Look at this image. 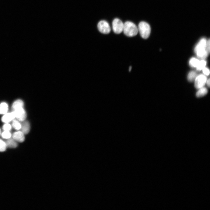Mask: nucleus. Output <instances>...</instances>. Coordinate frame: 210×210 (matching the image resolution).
<instances>
[{
	"label": "nucleus",
	"mask_w": 210,
	"mask_h": 210,
	"mask_svg": "<svg viewBox=\"0 0 210 210\" xmlns=\"http://www.w3.org/2000/svg\"><path fill=\"white\" fill-rule=\"evenodd\" d=\"M15 117L20 121H24L27 117L26 112L23 107L17 108L13 111Z\"/></svg>",
	"instance_id": "obj_6"
},
{
	"label": "nucleus",
	"mask_w": 210,
	"mask_h": 210,
	"mask_svg": "<svg viewBox=\"0 0 210 210\" xmlns=\"http://www.w3.org/2000/svg\"><path fill=\"white\" fill-rule=\"evenodd\" d=\"M15 117L13 111L10 113H6L2 117V121L5 123H8L14 119Z\"/></svg>",
	"instance_id": "obj_9"
},
{
	"label": "nucleus",
	"mask_w": 210,
	"mask_h": 210,
	"mask_svg": "<svg viewBox=\"0 0 210 210\" xmlns=\"http://www.w3.org/2000/svg\"><path fill=\"white\" fill-rule=\"evenodd\" d=\"M22 132L24 134H28L30 130V125L29 122L25 121L23 122L21 124Z\"/></svg>",
	"instance_id": "obj_10"
},
{
	"label": "nucleus",
	"mask_w": 210,
	"mask_h": 210,
	"mask_svg": "<svg viewBox=\"0 0 210 210\" xmlns=\"http://www.w3.org/2000/svg\"><path fill=\"white\" fill-rule=\"evenodd\" d=\"M207 80V78L205 75L200 74L196 77L195 80V86L199 89L203 87Z\"/></svg>",
	"instance_id": "obj_5"
},
{
	"label": "nucleus",
	"mask_w": 210,
	"mask_h": 210,
	"mask_svg": "<svg viewBox=\"0 0 210 210\" xmlns=\"http://www.w3.org/2000/svg\"><path fill=\"white\" fill-rule=\"evenodd\" d=\"M138 31L142 38L147 39L150 36L151 29L150 25L147 23L142 21L139 24Z\"/></svg>",
	"instance_id": "obj_2"
},
{
	"label": "nucleus",
	"mask_w": 210,
	"mask_h": 210,
	"mask_svg": "<svg viewBox=\"0 0 210 210\" xmlns=\"http://www.w3.org/2000/svg\"><path fill=\"white\" fill-rule=\"evenodd\" d=\"M23 101L20 99H18L14 102L12 106V108L14 111L19 108L23 107Z\"/></svg>",
	"instance_id": "obj_14"
},
{
	"label": "nucleus",
	"mask_w": 210,
	"mask_h": 210,
	"mask_svg": "<svg viewBox=\"0 0 210 210\" xmlns=\"http://www.w3.org/2000/svg\"><path fill=\"white\" fill-rule=\"evenodd\" d=\"M202 70L203 73L204 75L208 76L209 74L210 71L208 68L205 67Z\"/></svg>",
	"instance_id": "obj_24"
},
{
	"label": "nucleus",
	"mask_w": 210,
	"mask_h": 210,
	"mask_svg": "<svg viewBox=\"0 0 210 210\" xmlns=\"http://www.w3.org/2000/svg\"><path fill=\"white\" fill-rule=\"evenodd\" d=\"M198 89L196 94V96L197 97H202L206 95L207 93V89L205 87H203Z\"/></svg>",
	"instance_id": "obj_12"
},
{
	"label": "nucleus",
	"mask_w": 210,
	"mask_h": 210,
	"mask_svg": "<svg viewBox=\"0 0 210 210\" xmlns=\"http://www.w3.org/2000/svg\"><path fill=\"white\" fill-rule=\"evenodd\" d=\"M112 27L115 33L119 34L123 31L124 24L120 19L115 18L112 22Z\"/></svg>",
	"instance_id": "obj_3"
},
{
	"label": "nucleus",
	"mask_w": 210,
	"mask_h": 210,
	"mask_svg": "<svg viewBox=\"0 0 210 210\" xmlns=\"http://www.w3.org/2000/svg\"><path fill=\"white\" fill-rule=\"evenodd\" d=\"M5 142L7 147L10 148H15L18 146L16 141L13 138H9Z\"/></svg>",
	"instance_id": "obj_11"
},
{
	"label": "nucleus",
	"mask_w": 210,
	"mask_h": 210,
	"mask_svg": "<svg viewBox=\"0 0 210 210\" xmlns=\"http://www.w3.org/2000/svg\"><path fill=\"white\" fill-rule=\"evenodd\" d=\"M0 133H1V130H0Z\"/></svg>",
	"instance_id": "obj_27"
},
{
	"label": "nucleus",
	"mask_w": 210,
	"mask_h": 210,
	"mask_svg": "<svg viewBox=\"0 0 210 210\" xmlns=\"http://www.w3.org/2000/svg\"><path fill=\"white\" fill-rule=\"evenodd\" d=\"M123 31L125 34L129 37H132L136 35L138 31L136 25L130 21H127L124 24Z\"/></svg>",
	"instance_id": "obj_1"
},
{
	"label": "nucleus",
	"mask_w": 210,
	"mask_h": 210,
	"mask_svg": "<svg viewBox=\"0 0 210 210\" xmlns=\"http://www.w3.org/2000/svg\"><path fill=\"white\" fill-rule=\"evenodd\" d=\"M199 61V60L195 57L191 58L189 62L190 66L192 67H196Z\"/></svg>",
	"instance_id": "obj_18"
},
{
	"label": "nucleus",
	"mask_w": 210,
	"mask_h": 210,
	"mask_svg": "<svg viewBox=\"0 0 210 210\" xmlns=\"http://www.w3.org/2000/svg\"><path fill=\"white\" fill-rule=\"evenodd\" d=\"M12 125L13 128L17 130H19L21 128V124L18 121L16 120H14L13 121Z\"/></svg>",
	"instance_id": "obj_19"
},
{
	"label": "nucleus",
	"mask_w": 210,
	"mask_h": 210,
	"mask_svg": "<svg viewBox=\"0 0 210 210\" xmlns=\"http://www.w3.org/2000/svg\"><path fill=\"white\" fill-rule=\"evenodd\" d=\"M196 53L198 58L202 59L206 58L209 54L206 51L205 49L198 51Z\"/></svg>",
	"instance_id": "obj_13"
},
{
	"label": "nucleus",
	"mask_w": 210,
	"mask_h": 210,
	"mask_svg": "<svg viewBox=\"0 0 210 210\" xmlns=\"http://www.w3.org/2000/svg\"><path fill=\"white\" fill-rule=\"evenodd\" d=\"M206 64V61L203 60H199L198 64L196 67L197 70L198 71H200L202 70L205 67Z\"/></svg>",
	"instance_id": "obj_17"
},
{
	"label": "nucleus",
	"mask_w": 210,
	"mask_h": 210,
	"mask_svg": "<svg viewBox=\"0 0 210 210\" xmlns=\"http://www.w3.org/2000/svg\"><path fill=\"white\" fill-rule=\"evenodd\" d=\"M11 127L10 124L8 123L5 124L3 127V129L4 131H9L11 129Z\"/></svg>",
	"instance_id": "obj_22"
},
{
	"label": "nucleus",
	"mask_w": 210,
	"mask_h": 210,
	"mask_svg": "<svg viewBox=\"0 0 210 210\" xmlns=\"http://www.w3.org/2000/svg\"><path fill=\"white\" fill-rule=\"evenodd\" d=\"M210 39H209L206 41V43L205 47V49L207 52L209 53L210 51Z\"/></svg>",
	"instance_id": "obj_23"
},
{
	"label": "nucleus",
	"mask_w": 210,
	"mask_h": 210,
	"mask_svg": "<svg viewBox=\"0 0 210 210\" xmlns=\"http://www.w3.org/2000/svg\"><path fill=\"white\" fill-rule=\"evenodd\" d=\"M197 73L194 71H190L188 74V79L189 81L192 82L195 80L197 77Z\"/></svg>",
	"instance_id": "obj_16"
},
{
	"label": "nucleus",
	"mask_w": 210,
	"mask_h": 210,
	"mask_svg": "<svg viewBox=\"0 0 210 210\" xmlns=\"http://www.w3.org/2000/svg\"><path fill=\"white\" fill-rule=\"evenodd\" d=\"M132 69V67L131 66H130L129 67V71H130Z\"/></svg>",
	"instance_id": "obj_26"
},
{
	"label": "nucleus",
	"mask_w": 210,
	"mask_h": 210,
	"mask_svg": "<svg viewBox=\"0 0 210 210\" xmlns=\"http://www.w3.org/2000/svg\"><path fill=\"white\" fill-rule=\"evenodd\" d=\"M8 110V105L5 102H3L0 105V114H5Z\"/></svg>",
	"instance_id": "obj_15"
},
{
	"label": "nucleus",
	"mask_w": 210,
	"mask_h": 210,
	"mask_svg": "<svg viewBox=\"0 0 210 210\" xmlns=\"http://www.w3.org/2000/svg\"><path fill=\"white\" fill-rule=\"evenodd\" d=\"M7 146L5 142L0 139V152L5 151Z\"/></svg>",
	"instance_id": "obj_20"
},
{
	"label": "nucleus",
	"mask_w": 210,
	"mask_h": 210,
	"mask_svg": "<svg viewBox=\"0 0 210 210\" xmlns=\"http://www.w3.org/2000/svg\"><path fill=\"white\" fill-rule=\"evenodd\" d=\"M99 30L104 34H108L111 31V28L109 24L106 21L101 20L99 22L97 25Z\"/></svg>",
	"instance_id": "obj_4"
},
{
	"label": "nucleus",
	"mask_w": 210,
	"mask_h": 210,
	"mask_svg": "<svg viewBox=\"0 0 210 210\" xmlns=\"http://www.w3.org/2000/svg\"><path fill=\"white\" fill-rule=\"evenodd\" d=\"M207 41L206 38H203L199 42L194 48V52L196 53L197 51L205 49Z\"/></svg>",
	"instance_id": "obj_7"
},
{
	"label": "nucleus",
	"mask_w": 210,
	"mask_h": 210,
	"mask_svg": "<svg viewBox=\"0 0 210 210\" xmlns=\"http://www.w3.org/2000/svg\"><path fill=\"white\" fill-rule=\"evenodd\" d=\"M210 79L209 78L207 80H206V83L207 86L209 87H210Z\"/></svg>",
	"instance_id": "obj_25"
},
{
	"label": "nucleus",
	"mask_w": 210,
	"mask_h": 210,
	"mask_svg": "<svg viewBox=\"0 0 210 210\" xmlns=\"http://www.w3.org/2000/svg\"><path fill=\"white\" fill-rule=\"evenodd\" d=\"M13 138L16 141L22 142L24 140V136L23 133L21 131L14 132L13 135Z\"/></svg>",
	"instance_id": "obj_8"
},
{
	"label": "nucleus",
	"mask_w": 210,
	"mask_h": 210,
	"mask_svg": "<svg viewBox=\"0 0 210 210\" xmlns=\"http://www.w3.org/2000/svg\"><path fill=\"white\" fill-rule=\"evenodd\" d=\"M1 136L3 138L8 139L10 138L11 134L9 131H5L2 133Z\"/></svg>",
	"instance_id": "obj_21"
}]
</instances>
